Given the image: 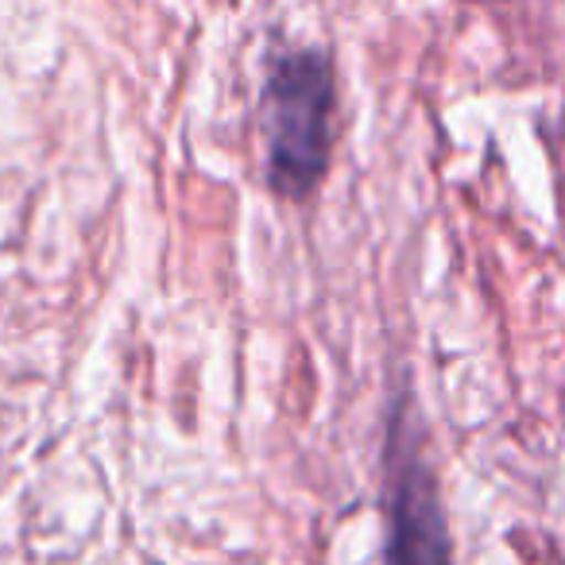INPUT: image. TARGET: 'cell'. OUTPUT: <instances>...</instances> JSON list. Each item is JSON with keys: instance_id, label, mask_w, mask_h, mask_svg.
<instances>
[{"instance_id": "1", "label": "cell", "mask_w": 565, "mask_h": 565, "mask_svg": "<svg viewBox=\"0 0 565 565\" xmlns=\"http://www.w3.org/2000/svg\"><path fill=\"white\" fill-rule=\"evenodd\" d=\"M333 74L322 55L295 51L279 55L267 74V171L271 186L287 198H307L330 159Z\"/></svg>"}, {"instance_id": "2", "label": "cell", "mask_w": 565, "mask_h": 565, "mask_svg": "<svg viewBox=\"0 0 565 565\" xmlns=\"http://www.w3.org/2000/svg\"><path fill=\"white\" fill-rule=\"evenodd\" d=\"M387 565H449V534L434 480L415 454L395 457L387 495Z\"/></svg>"}]
</instances>
